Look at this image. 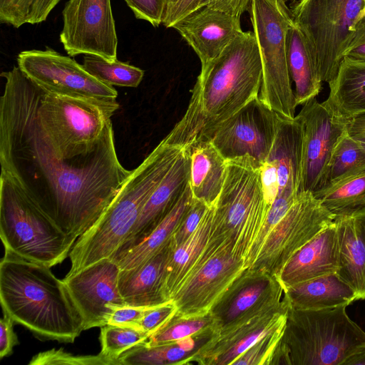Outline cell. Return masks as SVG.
Instances as JSON below:
<instances>
[{
    "mask_svg": "<svg viewBox=\"0 0 365 365\" xmlns=\"http://www.w3.org/2000/svg\"><path fill=\"white\" fill-rule=\"evenodd\" d=\"M1 76V174L76 242L106 211L133 170L120 163L114 137L86 154H61L38 118L37 86L18 66Z\"/></svg>",
    "mask_w": 365,
    "mask_h": 365,
    "instance_id": "cell-1",
    "label": "cell"
},
{
    "mask_svg": "<svg viewBox=\"0 0 365 365\" xmlns=\"http://www.w3.org/2000/svg\"><path fill=\"white\" fill-rule=\"evenodd\" d=\"M262 81L261 55L252 31H242L200 73L181 120L162 141L185 148L210 140L216 128L258 97Z\"/></svg>",
    "mask_w": 365,
    "mask_h": 365,
    "instance_id": "cell-2",
    "label": "cell"
},
{
    "mask_svg": "<svg viewBox=\"0 0 365 365\" xmlns=\"http://www.w3.org/2000/svg\"><path fill=\"white\" fill-rule=\"evenodd\" d=\"M50 268L4 249L0 262L2 311L41 340L73 343L84 330L83 319L65 282Z\"/></svg>",
    "mask_w": 365,
    "mask_h": 365,
    "instance_id": "cell-3",
    "label": "cell"
},
{
    "mask_svg": "<svg viewBox=\"0 0 365 365\" xmlns=\"http://www.w3.org/2000/svg\"><path fill=\"white\" fill-rule=\"evenodd\" d=\"M182 148L162 140L132 170L99 219L76 241L68 275L110 258L130 234L148 197L180 155Z\"/></svg>",
    "mask_w": 365,
    "mask_h": 365,
    "instance_id": "cell-4",
    "label": "cell"
},
{
    "mask_svg": "<svg viewBox=\"0 0 365 365\" xmlns=\"http://www.w3.org/2000/svg\"><path fill=\"white\" fill-rule=\"evenodd\" d=\"M346 307H289L270 364L344 365L365 346V331L350 319Z\"/></svg>",
    "mask_w": 365,
    "mask_h": 365,
    "instance_id": "cell-5",
    "label": "cell"
},
{
    "mask_svg": "<svg viewBox=\"0 0 365 365\" xmlns=\"http://www.w3.org/2000/svg\"><path fill=\"white\" fill-rule=\"evenodd\" d=\"M262 164L245 155L226 160V177L213 206V231L231 243L244 261L268 212L261 180Z\"/></svg>",
    "mask_w": 365,
    "mask_h": 365,
    "instance_id": "cell-6",
    "label": "cell"
},
{
    "mask_svg": "<svg viewBox=\"0 0 365 365\" xmlns=\"http://www.w3.org/2000/svg\"><path fill=\"white\" fill-rule=\"evenodd\" d=\"M0 236L4 249L50 267L61 263L76 242L2 174Z\"/></svg>",
    "mask_w": 365,
    "mask_h": 365,
    "instance_id": "cell-7",
    "label": "cell"
},
{
    "mask_svg": "<svg viewBox=\"0 0 365 365\" xmlns=\"http://www.w3.org/2000/svg\"><path fill=\"white\" fill-rule=\"evenodd\" d=\"M116 101H96L57 96L37 86L40 121L59 152L72 158L96 150L114 137L111 117Z\"/></svg>",
    "mask_w": 365,
    "mask_h": 365,
    "instance_id": "cell-8",
    "label": "cell"
},
{
    "mask_svg": "<svg viewBox=\"0 0 365 365\" xmlns=\"http://www.w3.org/2000/svg\"><path fill=\"white\" fill-rule=\"evenodd\" d=\"M262 65L259 98L279 115L292 119L296 104L287 56V34L294 24L284 0H252L248 10Z\"/></svg>",
    "mask_w": 365,
    "mask_h": 365,
    "instance_id": "cell-9",
    "label": "cell"
},
{
    "mask_svg": "<svg viewBox=\"0 0 365 365\" xmlns=\"http://www.w3.org/2000/svg\"><path fill=\"white\" fill-rule=\"evenodd\" d=\"M288 5L314 50L322 81L330 83L357 24L365 16V0H296Z\"/></svg>",
    "mask_w": 365,
    "mask_h": 365,
    "instance_id": "cell-10",
    "label": "cell"
},
{
    "mask_svg": "<svg viewBox=\"0 0 365 365\" xmlns=\"http://www.w3.org/2000/svg\"><path fill=\"white\" fill-rule=\"evenodd\" d=\"M245 269L244 259L234 252L228 240L212 230L199 259L171 299L177 307L175 315L210 312Z\"/></svg>",
    "mask_w": 365,
    "mask_h": 365,
    "instance_id": "cell-11",
    "label": "cell"
},
{
    "mask_svg": "<svg viewBox=\"0 0 365 365\" xmlns=\"http://www.w3.org/2000/svg\"><path fill=\"white\" fill-rule=\"evenodd\" d=\"M335 216L311 192H302L266 238L250 268L279 277L290 258L330 225Z\"/></svg>",
    "mask_w": 365,
    "mask_h": 365,
    "instance_id": "cell-12",
    "label": "cell"
},
{
    "mask_svg": "<svg viewBox=\"0 0 365 365\" xmlns=\"http://www.w3.org/2000/svg\"><path fill=\"white\" fill-rule=\"evenodd\" d=\"M24 74L43 91L57 96L96 101H116L118 91L90 74L71 56L46 47L26 50L17 56Z\"/></svg>",
    "mask_w": 365,
    "mask_h": 365,
    "instance_id": "cell-13",
    "label": "cell"
},
{
    "mask_svg": "<svg viewBox=\"0 0 365 365\" xmlns=\"http://www.w3.org/2000/svg\"><path fill=\"white\" fill-rule=\"evenodd\" d=\"M60 41L71 57L117 60L118 36L110 0H68L62 11Z\"/></svg>",
    "mask_w": 365,
    "mask_h": 365,
    "instance_id": "cell-14",
    "label": "cell"
},
{
    "mask_svg": "<svg viewBox=\"0 0 365 365\" xmlns=\"http://www.w3.org/2000/svg\"><path fill=\"white\" fill-rule=\"evenodd\" d=\"M297 115L302 126L301 176L299 194L317 192L332 153L346 133L348 118L336 114L314 98Z\"/></svg>",
    "mask_w": 365,
    "mask_h": 365,
    "instance_id": "cell-15",
    "label": "cell"
},
{
    "mask_svg": "<svg viewBox=\"0 0 365 365\" xmlns=\"http://www.w3.org/2000/svg\"><path fill=\"white\" fill-rule=\"evenodd\" d=\"M279 118L257 97L221 123L210 141L225 160L248 155L263 164L274 141Z\"/></svg>",
    "mask_w": 365,
    "mask_h": 365,
    "instance_id": "cell-16",
    "label": "cell"
},
{
    "mask_svg": "<svg viewBox=\"0 0 365 365\" xmlns=\"http://www.w3.org/2000/svg\"><path fill=\"white\" fill-rule=\"evenodd\" d=\"M284 296V288L276 275L264 270L247 268L210 312L216 320L218 331L241 319L289 307Z\"/></svg>",
    "mask_w": 365,
    "mask_h": 365,
    "instance_id": "cell-17",
    "label": "cell"
},
{
    "mask_svg": "<svg viewBox=\"0 0 365 365\" xmlns=\"http://www.w3.org/2000/svg\"><path fill=\"white\" fill-rule=\"evenodd\" d=\"M119 266L110 258L98 261L63 279L83 322V329L108 323L111 305H125L118 289Z\"/></svg>",
    "mask_w": 365,
    "mask_h": 365,
    "instance_id": "cell-18",
    "label": "cell"
},
{
    "mask_svg": "<svg viewBox=\"0 0 365 365\" xmlns=\"http://www.w3.org/2000/svg\"><path fill=\"white\" fill-rule=\"evenodd\" d=\"M171 28L195 52L201 68L219 56L243 31L240 18L206 6L178 20Z\"/></svg>",
    "mask_w": 365,
    "mask_h": 365,
    "instance_id": "cell-19",
    "label": "cell"
},
{
    "mask_svg": "<svg viewBox=\"0 0 365 365\" xmlns=\"http://www.w3.org/2000/svg\"><path fill=\"white\" fill-rule=\"evenodd\" d=\"M190 173L189 153L186 148H182L177 160L145 203L130 234L110 258L138 245L151 233L185 192Z\"/></svg>",
    "mask_w": 365,
    "mask_h": 365,
    "instance_id": "cell-20",
    "label": "cell"
},
{
    "mask_svg": "<svg viewBox=\"0 0 365 365\" xmlns=\"http://www.w3.org/2000/svg\"><path fill=\"white\" fill-rule=\"evenodd\" d=\"M338 265L339 245L334 220L290 258L278 278L285 289L312 279L336 273Z\"/></svg>",
    "mask_w": 365,
    "mask_h": 365,
    "instance_id": "cell-21",
    "label": "cell"
},
{
    "mask_svg": "<svg viewBox=\"0 0 365 365\" xmlns=\"http://www.w3.org/2000/svg\"><path fill=\"white\" fill-rule=\"evenodd\" d=\"M339 245L336 274L355 292L356 300L365 299V209L336 216Z\"/></svg>",
    "mask_w": 365,
    "mask_h": 365,
    "instance_id": "cell-22",
    "label": "cell"
},
{
    "mask_svg": "<svg viewBox=\"0 0 365 365\" xmlns=\"http://www.w3.org/2000/svg\"><path fill=\"white\" fill-rule=\"evenodd\" d=\"M168 245L140 266L120 270L118 289L126 305L150 307L168 301L163 290Z\"/></svg>",
    "mask_w": 365,
    "mask_h": 365,
    "instance_id": "cell-23",
    "label": "cell"
},
{
    "mask_svg": "<svg viewBox=\"0 0 365 365\" xmlns=\"http://www.w3.org/2000/svg\"><path fill=\"white\" fill-rule=\"evenodd\" d=\"M190 158L189 185L194 199L213 207L226 177V160L210 140L185 147Z\"/></svg>",
    "mask_w": 365,
    "mask_h": 365,
    "instance_id": "cell-24",
    "label": "cell"
},
{
    "mask_svg": "<svg viewBox=\"0 0 365 365\" xmlns=\"http://www.w3.org/2000/svg\"><path fill=\"white\" fill-rule=\"evenodd\" d=\"M302 144V126L299 117L289 119L279 115L277 132L267 158L277 166L278 194L288 190L299 195Z\"/></svg>",
    "mask_w": 365,
    "mask_h": 365,
    "instance_id": "cell-25",
    "label": "cell"
},
{
    "mask_svg": "<svg viewBox=\"0 0 365 365\" xmlns=\"http://www.w3.org/2000/svg\"><path fill=\"white\" fill-rule=\"evenodd\" d=\"M289 307L318 310L348 306L356 300L354 290L336 273L312 279L284 289Z\"/></svg>",
    "mask_w": 365,
    "mask_h": 365,
    "instance_id": "cell-26",
    "label": "cell"
},
{
    "mask_svg": "<svg viewBox=\"0 0 365 365\" xmlns=\"http://www.w3.org/2000/svg\"><path fill=\"white\" fill-rule=\"evenodd\" d=\"M287 63L297 106L316 98L322 90L314 50L302 29L294 22L287 34Z\"/></svg>",
    "mask_w": 365,
    "mask_h": 365,
    "instance_id": "cell-27",
    "label": "cell"
},
{
    "mask_svg": "<svg viewBox=\"0 0 365 365\" xmlns=\"http://www.w3.org/2000/svg\"><path fill=\"white\" fill-rule=\"evenodd\" d=\"M212 224L213 207H210L195 231L184 242L170 250L163 284L167 300L172 299L199 259L212 232Z\"/></svg>",
    "mask_w": 365,
    "mask_h": 365,
    "instance_id": "cell-28",
    "label": "cell"
},
{
    "mask_svg": "<svg viewBox=\"0 0 365 365\" xmlns=\"http://www.w3.org/2000/svg\"><path fill=\"white\" fill-rule=\"evenodd\" d=\"M328 84L329 93L324 103L336 114L349 118L365 112V61L344 57Z\"/></svg>",
    "mask_w": 365,
    "mask_h": 365,
    "instance_id": "cell-29",
    "label": "cell"
},
{
    "mask_svg": "<svg viewBox=\"0 0 365 365\" xmlns=\"http://www.w3.org/2000/svg\"><path fill=\"white\" fill-rule=\"evenodd\" d=\"M192 200L188 185L175 206L145 239L134 247L110 259L120 269H132L144 264L169 245L173 232Z\"/></svg>",
    "mask_w": 365,
    "mask_h": 365,
    "instance_id": "cell-30",
    "label": "cell"
},
{
    "mask_svg": "<svg viewBox=\"0 0 365 365\" xmlns=\"http://www.w3.org/2000/svg\"><path fill=\"white\" fill-rule=\"evenodd\" d=\"M212 334L196 335L155 346H148L145 342L121 354L118 359V365H184Z\"/></svg>",
    "mask_w": 365,
    "mask_h": 365,
    "instance_id": "cell-31",
    "label": "cell"
},
{
    "mask_svg": "<svg viewBox=\"0 0 365 365\" xmlns=\"http://www.w3.org/2000/svg\"><path fill=\"white\" fill-rule=\"evenodd\" d=\"M313 195L335 217L365 209V167Z\"/></svg>",
    "mask_w": 365,
    "mask_h": 365,
    "instance_id": "cell-32",
    "label": "cell"
},
{
    "mask_svg": "<svg viewBox=\"0 0 365 365\" xmlns=\"http://www.w3.org/2000/svg\"><path fill=\"white\" fill-rule=\"evenodd\" d=\"M217 331V322L210 312L191 317L175 315L162 329L150 336L146 345L159 346L196 335L215 334Z\"/></svg>",
    "mask_w": 365,
    "mask_h": 365,
    "instance_id": "cell-33",
    "label": "cell"
},
{
    "mask_svg": "<svg viewBox=\"0 0 365 365\" xmlns=\"http://www.w3.org/2000/svg\"><path fill=\"white\" fill-rule=\"evenodd\" d=\"M364 167H365V150L351 139L346 131L332 153L322 186L318 191Z\"/></svg>",
    "mask_w": 365,
    "mask_h": 365,
    "instance_id": "cell-34",
    "label": "cell"
},
{
    "mask_svg": "<svg viewBox=\"0 0 365 365\" xmlns=\"http://www.w3.org/2000/svg\"><path fill=\"white\" fill-rule=\"evenodd\" d=\"M82 65L93 76L112 86L136 88L144 76L141 68L118 59L109 62L99 56L85 55Z\"/></svg>",
    "mask_w": 365,
    "mask_h": 365,
    "instance_id": "cell-35",
    "label": "cell"
},
{
    "mask_svg": "<svg viewBox=\"0 0 365 365\" xmlns=\"http://www.w3.org/2000/svg\"><path fill=\"white\" fill-rule=\"evenodd\" d=\"M150 335L142 329L106 324L101 327L100 354L118 365V357L133 347L146 342Z\"/></svg>",
    "mask_w": 365,
    "mask_h": 365,
    "instance_id": "cell-36",
    "label": "cell"
},
{
    "mask_svg": "<svg viewBox=\"0 0 365 365\" xmlns=\"http://www.w3.org/2000/svg\"><path fill=\"white\" fill-rule=\"evenodd\" d=\"M29 365H116L115 361L103 356H76L63 349H52L34 356Z\"/></svg>",
    "mask_w": 365,
    "mask_h": 365,
    "instance_id": "cell-37",
    "label": "cell"
},
{
    "mask_svg": "<svg viewBox=\"0 0 365 365\" xmlns=\"http://www.w3.org/2000/svg\"><path fill=\"white\" fill-rule=\"evenodd\" d=\"M284 326L285 324L260 338L238 357L232 365H269Z\"/></svg>",
    "mask_w": 365,
    "mask_h": 365,
    "instance_id": "cell-38",
    "label": "cell"
},
{
    "mask_svg": "<svg viewBox=\"0 0 365 365\" xmlns=\"http://www.w3.org/2000/svg\"><path fill=\"white\" fill-rule=\"evenodd\" d=\"M208 207L203 202L193 198L173 233L168 245L170 251L184 242L195 231Z\"/></svg>",
    "mask_w": 365,
    "mask_h": 365,
    "instance_id": "cell-39",
    "label": "cell"
},
{
    "mask_svg": "<svg viewBox=\"0 0 365 365\" xmlns=\"http://www.w3.org/2000/svg\"><path fill=\"white\" fill-rule=\"evenodd\" d=\"M34 0H0V21L14 28L29 24Z\"/></svg>",
    "mask_w": 365,
    "mask_h": 365,
    "instance_id": "cell-40",
    "label": "cell"
},
{
    "mask_svg": "<svg viewBox=\"0 0 365 365\" xmlns=\"http://www.w3.org/2000/svg\"><path fill=\"white\" fill-rule=\"evenodd\" d=\"M177 307L173 300L150 307L140 322V328L150 336L162 329L176 314Z\"/></svg>",
    "mask_w": 365,
    "mask_h": 365,
    "instance_id": "cell-41",
    "label": "cell"
},
{
    "mask_svg": "<svg viewBox=\"0 0 365 365\" xmlns=\"http://www.w3.org/2000/svg\"><path fill=\"white\" fill-rule=\"evenodd\" d=\"M138 19L150 23L153 27L162 24L165 0H124Z\"/></svg>",
    "mask_w": 365,
    "mask_h": 365,
    "instance_id": "cell-42",
    "label": "cell"
},
{
    "mask_svg": "<svg viewBox=\"0 0 365 365\" xmlns=\"http://www.w3.org/2000/svg\"><path fill=\"white\" fill-rule=\"evenodd\" d=\"M112 312L107 324L141 329L140 322L150 307L111 305Z\"/></svg>",
    "mask_w": 365,
    "mask_h": 365,
    "instance_id": "cell-43",
    "label": "cell"
},
{
    "mask_svg": "<svg viewBox=\"0 0 365 365\" xmlns=\"http://www.w3.org/2000/svg\"><path fill=\"white\" fill-rule=\"evenodd\" d=\"M261 180L264 200L269 209L278 194L279 190L277 166L272 160L267 159L262 164Z\"/></svg>",
    "mask_w": 365,
    "mask_h": 365,
    "instance_id": "cell-44",
    "label": "cell"
},
{
    "mask_svg": "<svg viewBox=\"0 0 365 365\" xmlns=\"http://www.w3.org/2000/svg\"><path fill=\"white\" fill-rule=\"evenodd\" d=\"M203 1L204 0H177L165 9L162 24L166 28H171L178 20L202 7Z\"/></svg>",
    "mask_w": 365,
    "mask_h": 365,
    "instance_id": "cell-45",
    "label": "cell"
},
{
    "mask_svg": "<svg viewBox=\"0 0 365 365\" xmlns=\"http://www.w3.org/2000/svg\"><path fill=\"white\" fill-rule=\"evenodd\" d=\"M14 320L6 312L0 320V357L9 356L13 352V348L18 342V338L14 331Z\"/></svg>",
    "mask_w": 365,
    "mask_h": 365,
    "instance_id": "cell-46",
    "label": "cell"
},
{
    "mask_svg": "<svg viewBox=\"0 0 365 365\" xmlns=\"http://www.w3.org/2000/svg\"><path fill=\"white\" fill-rule=\"evenodd\" d=\"M365 61V16L356 25L354 35L344 52V58Z\"/></svg>",
    "mask_w": 365,
    "mask_h": 365,
    "instance_id": "cell-47",
    "label": "cell"
},
{
    "mask_svg": "<svg viewBox=\"0 0 365 365\" xmlns=\"http://www.w3.org/2000/svg\"><path fill=\"white\" fill-rule=\"evenodd\" d=\"M252 0H204L202 6L223 11L232 16L240 18L242 14L248 11Z\"/></svg>",
    "mask_w": 365,
    "mask_h": 365,
    "instance_id": "cell-48",
    "label": "cell"
},
{
    "mask_svg": "<svg viewBox=\"0 0 365 365\" xmlns=\"http://www.w3.org/2000/svg\"><path fill=\"white\" fill-rule=\"evenodd\" d=\"M346 131L351 139L365 150V112L348 118Z\"/></svg>",
    "mask_w": 365,
    "mask_h": 365,
    "instance_id": "cell-49",
    "label": "cell"
},
{
    "mask_svg": "<svg viewBox=\"0 0 365 365\" xmlns=\"http://www.w3.org/2000/svg\"><path fill=\"white\" fill-rule=\"evenodd\" d=\"M61 0H34L29 24H36L46 20Z\"/></svg>",
    "mask_w": 365,
    "mask_h": 365,
    "instance_id": "cell-50",
    "label": "cell"
},
{
    "mask_svg": "<svg viewBox=\"0 0 365 365\" xmlns=\"http://www.w3.org/2000/svg\"><path fill=\"white\" fill-rule=\"evenodd\" d=\"M344 365H365V346L349 357Z\"/></svg>",
    "mask_w": 365,
    "mask_h": 365,
    "instance_id": "cell-51",
    "label": "cell"
},
{
    "mask_svg": "<svg viewBox=\"0 0 365 365\" xmlns=\"http://www.w3.org/2000/svg\"><path fill=\"white\" fill-rule=\"evenodd\" d=\"M165 1H166L165 9H166L169 6H170L172 4H173L177 0H165Z\"/></svg>",
    "mask_w": 365,
    "mask_h": 365,
    "instance_id": "cell-52",
    "label": "cell"
},
{
    "mask_svg": "<svg viewBox=\"0 0 365 365\" xmlns=\"http://www.w3.org/2000/svg\"><path fill=\"white\" fill-rule=\"evenodd\" d=\"M295 1H296V0H285V1H286L288 4H292V3L294 2Z\"/></svg>",
    "mask_w": 365,
    "mask_h": 365,
    "instance_id": "cell-53",
    "label": "cell"
},
{
    "mask_svg": "<svg viewBox=\"0 0 365 365\" xmlns=\"http://www.w3.org/2000/svg\"><path fill=\"white\" fill-rule=\"evenodd\" d=\"M285 1V0H284Z\"/></svg>",
    "mask_w": 365,
    "mask_h": 365,
    "instance_id": "cell-54",
    "label": "cell"
}]
</instances>
